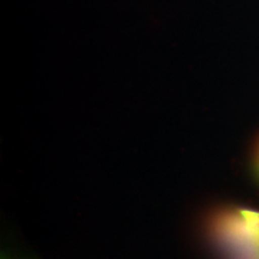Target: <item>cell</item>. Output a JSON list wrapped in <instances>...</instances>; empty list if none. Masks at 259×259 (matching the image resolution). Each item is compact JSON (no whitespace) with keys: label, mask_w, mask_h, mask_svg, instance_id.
<instances>
[{"label":"cell","mask_w":259,"mask_h":259,"mask_svg":"<svg viewBox=\"0 0 259 259\" xmlns=\"http://www.w3.org/2000/svg\"><path fill=\"white\" fill-rule=\"evenodd\" d=\"M254 168H255V173H257V177L259 179V148H258V151H257V156H255Z\"/></svg>","instance_id":"1"},{"label":"cell","mask_w":259,"mask_h":259,"mask_svg":"<svg viewBox=\"0 0 259 259\" xmlns=\"http://www.w3.org/2000/svg\"><path fill=\"white\" fill-rule=\"evenodd\" d=\"M3 259H8V258H3Z\"/></svg>","instance_id":"2"}]
</instances>
